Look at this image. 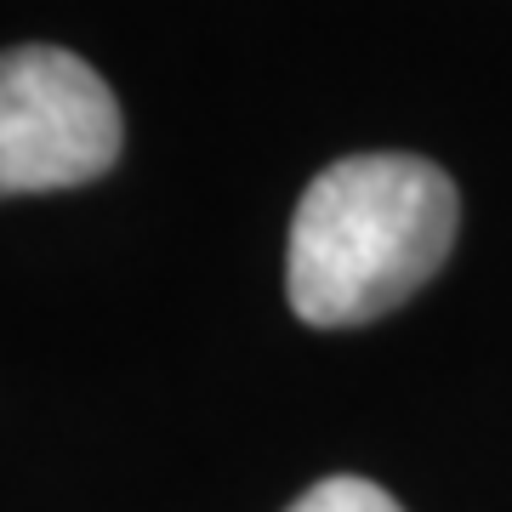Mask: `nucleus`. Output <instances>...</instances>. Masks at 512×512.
Wrapping results in <instances>:
<instances>
[{
    "mask_svg": "<svg viewBox=\"0 0 512 512\" xmlns=\"http://www.w3.org/2000/svg\"><path fill=\"white\" fill-rule=\"evenodd\" d=\"M456 183L416 154H348L308 183L291 217L285 291L302 325L382 319L444 268L456 245Z\"/></svg>",
    "mask_w": 512,
    "mask_h": 512,
    "instance_id": "nucleus-1",
    "label": "nucleus"
},
{
    "mask_svg": "<svg viewBox=\"0 0 512 512\" xmlns=\"http://www.w3.org/2000/svg\"><path fill=\"white\" fill-rule=\"evenodd\" d=\"M120 160V103L63 46L0 52V200L103 177Z\"/></svg>",
    "mask_w": 512,
    "mask_h": 512,
    "instance_id": "nucleus-2",
    "label": "nucleus"
},
{
    "mask_svg": "<svg viewBox=\"0 0 512 512\" xmlns=\"http://www.w3.org/2000/svg\"><path fill=\"white\" fill-rule=\"evenodd\" d=\"M291 512H404L382 484H370V478H325V484H313Z\"/></svg>",
    "mask_w": 512,
    "mask_h": 512,
    "instance_id": "nucleus-3",
    "label": "nucleus"
}]
</instances>
